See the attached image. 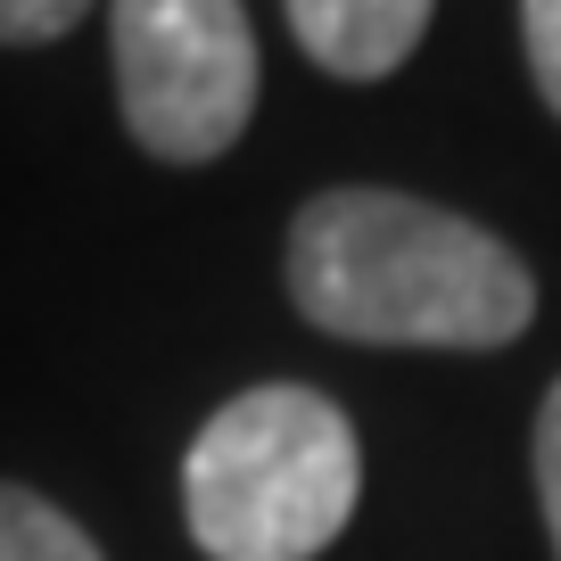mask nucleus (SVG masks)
<instances>
[{"label": "nucleus", "instance_id": "obj_8", "mask_svg": "<svg viewBox=\"0 0 561 561\" xmlns=\"http://www.w3.org/2000/svg\"><path fill=\"white\" fill-rule=\"evenodd\" d=\"M537 495H545V528H553V553H561V380L537 413Z\"/></svg>", "mask_w": 561, "mask_h": 561}, {"label": "nucleus", "instance_id": "obj_6", "mask_svg": "<svg viewBox=\"0 0 561 561\" xmlns=\"http://www.w3.org/2000/svg\"><path fill=\"white\" fill-rule=\"evenodd\" d=\"M520 42H528V75H537L545 107L561 116V0H520Z\"/></svg>", "mask_w": 561, "mask_h": 561}, {"label": "nucleus", "instance_id": "obj_7", "mask_svg": "<svg viewBox=\"0 0 561 561\" xmlns=\"http://www.w3.org/2000/svg\"><path fill=\"white\" fill-rule=\"evenodd\" d=\"M91 0H0V42L9 50H34V42H58Z\"/></svg>", "mask_w": 561, "mask_h": 561}, {"label": "nucleus", "instance_id": "obj_1", "mask_svg": "<svg viewBox=\"0 0 561 561\" xmlns=\"http://www.w3.org/2000/svg\"><path fill=\"white\" fill-rule=\"evenodd\" d=\"M289 298L314 331L364 347H504L537 280L495 231L404 191H322L289 224Z\"/></svg>", "mask_w": 561, "mask_h": 561}, {"label": "nucleus", "instance_id": "obj_2", "mask_svg": "<svg viewBox=\"0 0 561 561\" xmlns=\"http://www.w3.org/2000/svg\"><path fill=\"white\" fill-rule=\"evenodd\" d=\"M355 430L322 388L231 397L182 455V520L207 561H314L355 520Z\"/></svg>", "mask_w": 561, "mask_h": 561}, {"label": "nucleus", "instance_id": "obj_3", "mask_svg": "<svg viewBox=\"0 0 561 561\" xmlns=\"http://www.w3.org/2000/svg\"><path fill=\"white\" fill-rule=\"evenodd\" d=\"M116 100L149 158L207 165L256 116V34L240 0H116Z\"/></svg>", "mask_w": 561, "mask_h": 561}, {"label": "nucleus", "instance_id": "obj_4", "mask_svg": "<svg viewBox=\"0 0 561 561\" xmlns=\"http://www.w3.org/2000/svg\"><path fill=\"white\" fill-rule=\"evenodd\" d=\"M438 0H289V34L306 42L322 75L347 83H380L413 58V42L430 34Z\"/></svg>", "mask_w": 561, "mask_h": 561}, {"label": "nucleus", "instance_id": "obj_5", "mask_svg": "<svg viewBox=\"0 0 561 561\" xmlns=\"http://www.w3.org/2000/svg\"><path fill=\"white\" fill-rule=\"evenodd\" d=\"M0 561H107V553L50 504V495L0 479Z\"/></svg>", "mask_w": 561, "mask_h": 561}]
</instances>
